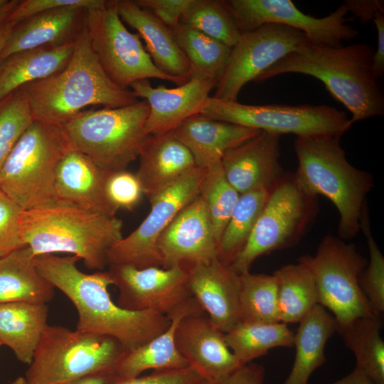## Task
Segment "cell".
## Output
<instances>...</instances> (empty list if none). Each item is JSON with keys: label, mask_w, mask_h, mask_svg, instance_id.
Returning <instances> with one entry per match:
<instances>
[{"label": "cell", "mask_w": 384, "mask_h": 384, "mask_svg": "<svg viewBox=\"0 0 384 384\" xmlns=\"http://www.w3.org/2000/svg\"><path fill=\"white\" fill-rule=\"evenodd\" d=\"M75 255L45 254L35 257L40 274L73 303L78 316L77 330L111 336L127 352L146 343L170 325L166 316L153 311H131L111 298L114 284L109 271L87 274L77 266Z\"/></svg>", "instance_id": "obj_1"}, {"label": "cell", "mask_w": 384, "mask_h": 384, "mask_svg": "<svg viewBox=\"0 0 384 384\" xmlns=\"http://www.w3.org/2000/svg\"><path fill=\"white\" fill-rule=\"evenodd\" d=\"M21 89L34 120L60 126L90 105L117 108L138 101L130 89L119 87L105 73L92 49L84 20L75 35L67 65Z\"/></svg>", "instance_id": "obj_2"}, {"label": "cell", "mask_w": 384, "mask_h": 384, "mask_svg": "<svg viewBox=\"0 0 384 384\" xmlns=\"http://www.w3.org/2000/svg\"><path fill=\"white\" fill-rule=\"evenodd\" d=\"M374 48L365 43L328 46L312 44L285 56L255 82L285 73L312 76L351 112V123L384 114V94L373 71Z\"/></svg>", "instance_id": "obj_3"}, {"label": "cell", "mask_w": 384, "mask_h": 384, "mask_svg": "<svg viewBox=\"0 0 384 384\" xmlns=\"http://www.w3.org/2000/svg\"><path fill=\"white\" fill-rule=\"evenodd\" d=\"M19 228L34 257L68 253L97 271L105 270L109 251L123 238V222L116 216L57 200L22 210Z\"/></svg>", "instance_id": "obj_4"}, {"label": "cell", "mask_w": 384, "mask_h": 384, "mask_svg": "<svg viewBox=\"0 0 384 384\" xmlns=\"http://www.w3.org/2000/svg\"><path fill=\"white\" fill-rule=\"evenodd\" d=\"M338 136H298L294 150L298 167L293 176L306 195L327 198L339 214L338 235L342 240L361 230L366 197L373 187L372 175L347 160Z\"/></svg>", "instance_id": "obj_5"}, {"label": "cell", "mask_w": 384, "mask_h": 384, "mask_svg": "<svg viewBox=\"0 0 384 384\" xmlns=\"http://www.w3.org/2000/svg\"><path fill=\"white\" fill-rule=\"evenodd\" d=\"M126 353L111 336L48 324L23 377L28 384H68L87 375L108 376Z\"/></svg>", "instance_id": "obj_6"}, {"label": "cell", "mask_w": 384, "mask_h": 384, "mask_svg": "<svg viewBox=\"0 0 384 384\" xmlns=\"http://www.w3.org/2000/svg\"><path fill=\"white\" fill-rule=\"evenodd\" d=\"M71 149L63 126L34 120L0 169V188L22 210L54 201L56 170Z\"/></svg>", "instance_id": "obj_7"}, {"label": "cell", "mask_w": 384, "mask_h": 384, "mask_svg": "<svg viewBox=\"0 0 384 384\" xmlns=\"http://www.w3.org/2000/svg\"><path fill=\"white\" fill-rule=\"evenodd\" d=\"M145 100L117 108L82 111L63 125L73 149L107 171L126 170L148 134Z\"/></svg>", "instance_id": "obj_8"}, {"label": "cell", "mask_w": 384, "mask_h": 384, "mask_svg": "<svg viewBox=\"0 0 384 384\" xmlns=\"http://www.w3.org/2000/svg\"><path fill=\"white\" fill-rule=\"evenodd\" d=\"M298 262L313 274L319 304L331 311L337 329L358 318L375 314L358 283L359 275L368 260L353 244L327 235L320 242L314 255H302Z\"/></svg>", "instance_id": "obj_9"}, {"label": "cell", "mask_w": 384, "mask_h": 384, "mask_svg": "<svg viewBox=\"0 0 384 384\" xmlns=\"http://www.w3.org/2000/svg\"><path fill=\"white\" fill-rule=\"evenodd\" d=\"M90 45L103 70L117 85L129 89L134 82L156 78L178 85L186 82L159 70L144 48L138 33H131L119 17L115 1L85 10Z\"/></svg>", "instance_id": "obj_10"}, {"label": "cell", "mask_w": 384, "mask_h": 384, "mask_svg": "<svg viewBox=\"0 0 384 384\" xmlns=\"http://www.w3.org/2000/svg\"><path fill=\"white\" fill-rule=\"evenodd\" d=\"M203 116L279 135L341 137L353 125L346 112L327 105H246L210 96Z\"/></svg>", "instance_id": "obj_11"}, {"label": "cell", "mask_w": 384, "mask_h": 384, "mask_svg": "<svg viewBox=\"0 0 384 384\" xmlns=\"http://www.w3.org/2000/svg\"><path fill=\"white\" fill-rule=\"evenodd\" d=\"M316 198L304 193L293 176L284 175L271 191L242 250L229 267L237 274L250 272L255 260L296 245L315 214Z\"/></svg>", "instance_id": "obj_12"}, {"label": "cell", "mask_w": 384, "mask_h": 384, "mask_svg": "<svg viewBox=\"0 0 384 384\" xmlns=\"http://www.w3.org/2000/svg\"><path fill=\"white\" fill-rule=\"evenodd\" d=\"M313 43L302 31L275 23H267L241 33L231 48L225 70L217 83L214 98L238 101L242 87L257 79L279 60Z\"/></svg>", "instance_id": "obj_13"}, {"label": "cell", "mask_w": 384, "mask_h": 384, "mask_svg": "<svg viewBox=\"0 0 384 384\" xmlns=\"http://www.w3.org/2000/svg\"><path fill=\"white\" fill-rule=\"evenodd\" d=\"M206 172V169L196 166L149 199V214L110 249L108 265L162 267L158 240L178 213L200 194Z\"/></svg>", "instance_id": "obj_14"}, {"label": "cell", "mask_w": 384, "mask_h": 384, "mask_svg": "<svg viewBox=\"0 0 384 384\" xmlns=\"http://www.w3.org/2000/svg\"><path fill=\"white\" fill-rule=\"evenodd\" d=\"M241 33L253 31L267 23L280 24L303 32L316 45L343 46L356 38L358 31L348 21V9L343 3L334 11L322 18L302 12L290 0H227Z\"/></svg>", "instance_id": "obj_15"}, {"label": "cell", "mask_w": 384, "mask_h": 384, "mask_svg": "<svg viewBox=\"0 0 384 384\" xmlns=\"http://www.w3.org/2000/svg\"><path fill=\"white\" fill-rule=\"evenodd\" d=\"M117 304L131 311H153L168 318L193 296L188 285V272L179 266L169 268L110 265Z\"/></svg>", "instance_id": "obj_16"}, {"label": "cell", "mask_w": 384, "mask_h": 384, "mask_svg": "<svg viewBox=\"0 0 384 384\" xmlns=\"http://www.w3.org/2000/svg\"><path fill=\"white\" fill-rule=\"evenodd\" d=\"M157 249L164 268L179 266L188 270L218 257V242L199 195L161 233Z\"/></svg>", "instance_id": "obj_17"}, {"label": "cell", "mask_w": 384, "mask_h": 384, "mask_svg": "<svg viewBox=\"0 0 384 384\" xmlns=\"http://www.w3.org/2000/svg\"><path fill=\"white\" fill-rule=\"evenodd\" d=\"M217 82L206 78H191L175 88L151 86L149 80L131 85L137 98L149 107L145 124L148 135H160L176 129L188 118L199 114Z\"/></svg>", "instance_id": "obj_18"}, {"label": "cell", "mask_w": 384, "mask_h": 384, "mask_svg": "<svg viewBox=\"0 0 384 384\" xmlns=\"http://www.w3.org/2000/svg\"><path fill=\"white\" fill-rule=\"evenodd\" d=\"M175 342L188 366L203 379L217 384L243 366L228 347L225 333L204 313L183 318L177 326Z\"/></svg>", "instance_id": "obj_19"}, {"label": "cell", "mask_w": 384, "mask_h": 384, "mask_svg": "<svg viewBox=\"0 0 384 384\" xmlns=\"http://www.w3.org/2000/svg\"><path fill=\"white\" fill-rule=\"evenodd\" d=\"M280 137L261 131L223 154L221 165L225 178L240 194L261 187L273 188L284 176Z\"/></svg>", "instance_id": "obj_20"}, {"label": "cell", "mask_w": 384, "mask_h": 384, "mask_svg": "<svg viewBox=\"0 0 384 384\" xmlns=\"http://www.w3.org/2000/svg\"><path fill=\"white\" fill-rule=\"evenodd\" d=\"M188 285L212 324L227 333L239 319L240 274L218 257L188 270Z\"/></svg>", "instance_id": "obj_21"}, {"label": "cell", "mask_w": 384, "mask_h": 384, "mask_svg": "<svg viewBox=\"0 0 384 384\" xmlns=\"http://www.w3.org/2000/svg\"><path fill=\"white\" fill-rule=\"evenodd\" d=\"M109 173L82 152L71 149L63 156L56 170L55 198L115 216L117 210L110 203L105 194Z\"/></svg>", "instance_id": "obj_22"}, {"label": "cell", "mask_w": 384, "mask_h": 384, "mask_svg": "<svg viewBox=\"0 0 384 384\" xmlns=\"http://www.w3.org/2000/svg\"><path fill=\"white\" fill-rule=\"evenodd\" d=\"M138 157L136 175L149 199L197 166L189 150L173 131L148 135Z\"/></svg>", "instance_id": "obj_23"}, {"label": "cell", "mask_w": 384, "mask_h": 384, "mask_svg": "<svg viewBox=\"0 0 384 384\" xmlns=\"http://www.w3.org/2000/svg\"><path fill=\"white\" fill-rule=\"evenodd\" d=\"M261 131L193 115L173 131L189 150L197 166L208 169L221 161L223 154L257 136Z\"/></svg>", "instance_id": "obj_24"}, {"label": "cell", "mask_w": 384, "mask_h": 384, "mask_svg": "<svg viewBox=\"0 0 384 384\" xmlns=\"http://www.w3.org/2000/svg\"><path fill=\"white\" fill-rule=\"evenodd\" d=\"M115 2L122 21L135 29L143 38L155 65L169 76L188 80L190 65L171 29L134 1L117 0Z\"/></svg>", "instance_id": "obj_25"}, {"label": "cell", "mask_w": 384, "mask_h": 384, "mask_svg": "<svg viewBox=\"0 0 384 384\" xmlns=\"http://www.w3.org/2000/svg\"><path fill=\"white\" fill-rule=\"evenodd\" d=\"M85 9L59 8L16 24L0 53V62L10 55L42 46L71 43L80 27Z\"/></svg>", "instance_id": "obj_26"}, {"label": "cell", "mask_w": 384, "mask_h": 384, "mask_svg": "<svg viewBox=\"0 0 384 384\" xmlns=\"http://www.w3.org/2000/svg\"><path fill=\"white\" fill-rule=\"evenodd\" d=\"M205 313L193 297L169 317V326L142 346L128 351L119 362L115 374L126 378H136L149 369H178L188 367L178 351L175 335L180 321L187 316Z\"/></svg>", "instance_id": "obj_27"}, {"label": "cell", "mask_w": 384, "mask_h": 384, "mask_svg": "<svg viewBox=\"0 0 384 384\" xmlns=\"http://www.w3.org/2000/svg\"><path fill=\"white\" fill-rule=\"evenodd\" d=\"M74 41L14 53L0 62V101L24 85L46 78L68 63Z\"/></svg>", "instance_id": "obj_28"}, {"label": "cell", "mask_w": 384, "mask_h": 384, "mask_svg": "<svg viewBox=\"0 0 384 384\" xmlns=\"http://www.w3.org/2000/svg\"><path fill=\"white\" fill-rule=\"evenodd\" d=\"M299 323L294 336V363L283 384H308L313 372L326 362V343L337 329L333 315L320 304Z\"/></svg>", "instance_id": "obj_29"}, {"label": "cell", "mask_w": 384, "mask_h": 384, "mask_svg": "<svg viewBox=\"0 0 384 384\" xmlns=\"http://www.w3.org/2000/svg\"><path fill=\"white\" fill-rule=\"evenodd\" d=\"M47 304L14 302L0 304V342L16 358L29 365L48 325Z\"/></svg>", "instance_id": "obj_30"}, {"label": "cell", "mask_w": 384, "mask_h": 384, "mask_svg": "<svg viewBox=\"0 0 384 384\" xmlns=\"http://www.w3.org/2000/svg\"><path fill=\"white\" fill-rule=\"evenodd\" d=\"M54 297L55 287L38 272L28 247L0 257V304H48Z\"/></svg>", "instance_id": "obj_31"}, {"label": "cell", "mask_w": 384, "mask_h": 384, "mask_svg": "<svg viewBox=\"0 0 384 384\" xmlns=\"http://www.w3.org/2000/svg\"><path fill=\"white\" fill-rule=\"evenodd\" d=\"M277 281L280 322L299 323L319 304L316 282L304 264L284 265L273 272Z\"/></svg>", "instance_id": "obj_32"}, {"label": "cell", "mask_w": 384, "mask_h": 384, "mask_svg": "<svg viewBox=\"0 0 384 384\" xmlns=\"http://www.w3.org/2000/svg\"><path fill=\"white\" fill-rule=\"evenodd\" d=\"M381 315L358 318L338 329L346 347L373 384H384V342L380 336Z\"/></svg>", "instance_id": "obj_33"}, {"label": "cell", "mask_w": 384, "mask_h": 384, "mask_svg": "<svg viewBox=\"0 0 384 384\" xmlns=\"http://www.w3.org/2000/svg\"><path fill=\"white\" fill-rule=\"evenodd\" d=\"M171 31L189 63L191 78L211 79L218 82L226 67L231 48L181 23Z\"/></svg>", "instance_id": "obj_34"}, {"label": "cell", "mask_w": 384, "mask_h": 384, "mask_svg": "<svg viewBox=\"0 0 384 384\" xmlns=\"http://www.w3.org/2000/svg\"><path fill=\"white\" fill-rule=\"evenodd\" d=\"M294 333L287 324L239 322L225 334L226 343L242 365L266 355L273 348L294 346Z\"/></svg>", "instance_id": "obj_35"}, {"label": "cell", "mask_w": 384, "mask_h": 384, "mask_svg": "<svg viewBox=\"0 0 384 384\" xmlns=\"http://www.w3.org/2000/svg\"><path fill=\"white\" fill-rule=\"evenodd\" d=\"M272 189L261 187L240 194L219 242L218 259L226 265L244 247Z\"/></svg>", "instance_id": "obj_36"}, {"label": "cell", "mask_w": 384, "mask_h": 384, "mask_svg": "<svg viewBox=\"0 0 384 384\" xmlns=\"http://www.w3.org/2000/svg\"><path fill=\"white\" fill-rule=\"evenodd\" d=\"M239 319L247 324L280 322L277 281L273 274H240Z\"/></svg>", "instance_id": "obj_37"}, {"label": "cell", "mask_w": 384, "mask_h": 384, "mask_svg": "<svg viewBox=\"0 0 384 384\" xmlns=\"http://www.w3.org/2000/svg\"><path fill=\"white\" fill-rule=\"evenodd\" d=\"M186 24L232 48L241 33L224 1L194 0L182 16Z\"/></svg>", "instance_id": "obj_38"}, {"label": "cell", "mask_w": 384, "mask_h": 384, "mask_svg": "<svg viewBox=\"0 0 384 384\" xmlns=\"http://www.w3.org/2000/svg\"><path fill=\"white\" fill-rule=\"evenodd\" d=\"M199 196L205 203L219 246L220 237L240 196L226 179L221 161L206 169Z\"/></svg>", "instance_id": "obj_39"}, {"label": "cell", "mask_w": 384, "mask_h": 384, "mask_svg": "<svg viewBox=\"0 0 384 384\" xmlns=\"http://www.w3.org/2000/svg\"><path fill=\"white\" fill-rule=\"evenodd\" d=\"M33 121L29 104L21 88L0 101V169Z\"/></svg>", "instance_id": "obj_40"}, {"label": "cell", "mask_w": 384, "mask_h": 384, "mask_svg": "<svg viewBox=\"0 0 384 384\" xmlns=\"http://www.w3.org/2000/svg\"><path fill=\"white\" fill-rule=\"evenodd\" d=\"M361 230L366 238L370 258L358 283L373 314L381 315L384 311V257L372 235L367 206L362 213Z\"/></svg>", "instance_id": "obj_41"}, {"label": "cell", "mask_w": 384, "mask_h": 384, "mask_svg": "<svg viewBox=\"0 0 384 384\" xmlns=\"http://www.w3.org/2000/svg\"><path fill=\"white\" fill-rule=\"evenodd\" d=\"M105 194L110 203L118 210L133 209L144 193L136 174L122 170L109 173L105 183Z\"/></svg>", "instance_id": "obj_42"}, {"label": "cell", "mask_w": 384, "mask_h": 384, "mask_svg": "<svg viewBox=\"0 0 384 384\" xmlns=\"http://www.w3.org/2000/svg\"><path fill=\"white\" fill-rule=\"evenodd\" d=\"M22 209L0 188V257L26 246L21 238Z\"/></svg>", "instance_id": "obj_43"}, {"label": "cell", "mask_w": 384, "mask_h": 384, "mask_svg": "<svg viewBox=\"0 0 384 384\" xmlns=\"http://www.w3.org/2000/svg\"><path fill=\"white\" fill-rule=\"evenodd\" d=\"M203 378L188 366L178 369L156 370L149 375L126 378L115 373L106 377L105 384H200Z\"/></svg>", "instance_id": "obj_44"}, {"label": "cell", "mask_w": 384, "mask_h": 384, "mask_svg": "<svg viewBox=\"0 0 384 384\" xmlns=\"http://www.w3.org/2000/svg\"><path fill=\"white\" fill-rule=\"evenodd\" d=\"M105 0H24L18 1L9 14L6 21L18 23L35 15L69 6H79L85 9L104 5Z\"/></svg>", "instance_id": "obj_45"}, {"label": "cell", "mask_w": 384, "mask_h": 384, "mask_svg": "<svg viewBox=\"0 0 384 384\" xmlns=\"http://www.w3.org/2000/svg\"><path fill=\"white\" fill-rule=\"evenodd\" d=\"M194 0H137L139 6L151 11L167 27L172 29L180 23L183 14Z\"/></svg>", "instance_id": "obj_46"}, {"label": "cell", "mask_w": 384, "mask_h": 384, "mask_svg": "<svg viewBox=\"0 0 384 384\" xmlns=\"http://www.w3.org/2000/svg\"><path fill=\"white\" fill-rule=\"evenodd\" d=\"M264 378V368L250 362L240 366L218 384H262Z\"/></svg>", "instance_id": "obj_47"}, {"label": "cell", "mask_w": 384, "mask_h": 384, "mask_svg": "<svg viewBox=\"0 0 384 384\" xmlns=\"http://www.w3.org/2000/svg\"><path fill=\"white\" fill-rule=\"evenodd\" d=\"M348 13L358 18L362 23L373 20L378 13H384L383 1L378 0H347L343 2Z\"/></svg>", "instance_id": "obj_48"}, {"label": "cell", "mask_w": 384, "mask_h": 384, "mask_svg": "<svg viewBox=\"0 0 384 384\" xmlns=\"http://www.w3.org/2000/svg\"><path fill=\"white\" fill-rule=\"evenodd\" d=\"M372 21L378 36V46L373 58V71L380 80L384 74V13L378 12Z\"/></svg>", "instance_id": "obj_49"}, {"label": "cell", "mask_w": 384, "mask_h": 384, "mask_svg": "<svg viewBox=\"0 0 384 384\" xmlns=\"http://www.w3.org/2000/svg\"><path fill=\"white\" fill-rule=\"evenodd\" d=\"M329 384H373L366 373L358 366L341 379Z\"/></svg>", "instance_id": "obj_50"}, {"label": "cell", "mask_w": 384, "mask_h": 384, "mask_svg": "<svg viewBox=\"0 0 384 384\" xmlns=\"http://www.w3.org/2000/svg\"><path fill=\"white\" fill-rule=\"evenodd\" d=\"M106 377L102 375H87L70 382L68 384H105Z\"/></svg>", "instance_id": "obj_51"}, {"label": "cell", "mask_w": 384, "mask_h": 384, "mask_svg": "<svg viewBox=\"0 0 384 384\" xmlns=\"http://www.w3.org/2000/svg\"><path fill=\"white\" fill-rule=\"evenodd\" d=\"M15 24L6 21L0 24V53Z\"/></svg>", "instance_id": "obj_52"}, {"label": "cell", "mask_w": 384, "mask_h": 384, "mask_svg": "<svg viewBox=\"0 0 384 384\" xmlns=\"http://www.w3.org/2000/svg\"><path fill=\"white\" fill-rule=\"evenodd\" d=\"M18 1L12 0L8 2L0 10V24L3 23L8 17L9 14L12 11Z\"/></svg>", "instance_id": "obj_53"}, {"label": "cell", "mask_w": 384, "mask_h": 384, "mask_svg": "<svg viewBox=\"0 0 384 384\" xmlns=\"http://www.w3.org/2000/svg\"><path fill=\"white\" fill-rule=\"evenodd\" d=\"M8 384H28L23 376H18Z\"/></svg>", "instance_id": "obj_54"}, {"label": "cell", "mask_w": 384, "mask_h": 384, "mask_svg": "<svg viewBox=\"0 0 384 384\" xmlns=\"http://www.w3.org/2000/svg\"><path fill=\"white\" fill-rule=\"evenodd\" d=\"M200 384H217V383L208 380L203 379L201 382L200 383Z\"/></svg>", "instance_id": "obj_55"}, {"label": "cell", "mask_w": 384, "mask_h": 384, "mask_svg": "<svg viewBox=\"0 0 384 384\" xmlns=\"http://www.w3.org/2000/svg\"><path fill=\"white\" fill-rule=\"evenodd\" d=\"M8 2V0H0V10Z\"/></svg>", "instance_id": "obj_56"}, {"label": "cell", "mask_w": 384, "mask_h": 384, "mask_svg": "<svg viewBox=\"0 0 384 384\" xmlns=\"http://www.w3.org/2000/svg\"><path fill=\"white\" fill-rule=\"evenodd\" d=\"M1 345H2V344H1V342H0V346H1Z\"/></svg>", "instance_id": "obj_57"}]
</instances>
